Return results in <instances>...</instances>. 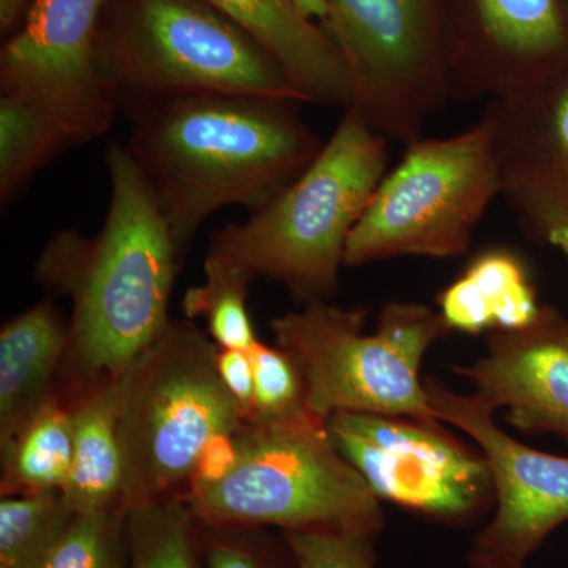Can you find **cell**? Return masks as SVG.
<instances>
[{"mask_svg": "<svg viewBox=\"0 0 568 568\" xmlns=\"http://www.w3.org/2000/svg\"><path fill=\"white\" fill-rule=\"evenodd\" d=\"M298 568H379L376 536L358 532H282Z\"/></svg>", "mask_w": 568, "mask_h": 568, "instance_id": "cell-28", "label": "cell"}, {"mask_svg": "<svg viewBox=\"0 0 568 568\" xmlns=\"http://www.w3.org/2000/svg\"><path fill=\"white\" fill-rule=\"evenodd\" d=\"M204 275V283L190 287L183 297L186 320L204 317L211 338L222 349H252L257 338L246 297L256 276L242 265L213 256H205Z\"/></svg>", "mask_w": 568, "mask_h": 568, "instance_id": "cell-24", "label": "cell"}, {"mask_svg": "<svg viewBox=\"0 0 568 568\" xmlns=\"http://www.w3.org/2000/svg\"><path fill=\"white\" fill-rule=\"evenodd\" d=\"M125 510L78 514L40 568H126Z\"/></svg>", "mask_w": 568, "mask_h": 568, "instance_id": "cell-25", "label": "cell"}, {"mask_svg": "<svg viewBox=\"0 0 568 568\" xmlns=\"http://www.w3.org/2000/svg\"><path fill=\"white\" fill-rule=\"evenodd\" d=\"M205 568H298L283 534L203 526Z\"/></svg>", "mask_w": 568, "mask_h": 568, "instance_id": "cell-27", "label": "cell"}, {"mask_svg": "<svg viewBox=\"0 0 568 568\" xmlns=\"http://www.w3.org/2000/svg\"><path fill=\"white\" fill-rule=\"evenodd\" d=\"M547 244L556 246L568 260V227H555V230L548 234Z\"/></svg>", "mask_w": 568, "mask_h": 568, "instance_id": "cell-33", "label": "cell"}, {"mask_svg": "<svg viewBox=\"0 0 568 568\" xmlns=\"http://www.w3.org/2000/svg\"><path fill=\"white\" fill-rule=\"evenodd\" d=\"M74 148L50 111L17 95L0 99V204L9 207L33 175L59 153Z\"/></svg>", "mask_w": 568, "mask_h": 568, "instance_id": "cell-21", "label": "cell"}, {"mask_svg": "<svg viewBox=\"0 0 568 568\" xmlns=\"http://www.w3.org/2000/svg\"><path fill=\"white\" fill-rule=\"evenodd\" d=\"M0 454L2 497L62 491L73 458V426L65 395L58 388L0 444Z\"/></svg>", "mask_w": 568, "mask_h": 568, "instance_id": "cell-20", "label": "cell"}, {"mask_svg": "<svg viewBox=\"0 0 568 568\" xmlns=\"http://www.w3.org/2000/svg\"><path fill=\"white\" fill-rule=\"evenodd\" d=\"M185 503L203 526L379 536L381 500L335 447L325 422H246L237 459L215 484H193Z\"/></svg>", "mask_w": 568, "mask_h": 568, "instance_id": "cell-6", "label": "cell"}, {"mask_svg": "<svg viewBox=\"0 0 568 568\" xmlns=\"http://www.w3.org/2000/svg\"><path fill=\"white\" fill-rule=\"evenodd\" d=\"M366 312L313 301L275 317L276 346L293 357L305 402L320 420L338 413L439 420L420 369L429 347L450 334L437 310L418 302L384 304L375 334Z\"/></svg>", "mask_w": 568, "mask_h": 568, "instance_id": "cell-7", "label": "cell"}, {"mask_svg": "<svg viewBox=\"0 0 568 568\" xmlns=\"http://www.w3.org/2000/svg\"><path fill=\"white\" fill-rule=\"evenodd\" d=\"M353 104L387 140L422 138L447 102L446 0H323Z\"/></svg>", "mask_w": 568, "mask_h": 568, "instance_id": "cell-9", "label": "cell"}, {"mask_svg": "<svg viewBox=\"0 0 568 568\" xmlns=\"http://www.w3.org/2000/svg\"><path fill=\"white\" fill-rule=\"evenodd\" d=\"M126 568H205L203 525L181 497L125 510Z\"/></svg>", "mask_w": 568, "mask_h": 568, "instance_id": "cell-22", "label": "cell"}, {"mask_svg": "<svg viewBox=\"0 0 568 568\" xmlns=\"http://www.w3.org/2000/svg\"><path fill=\"white\" fill-rule=\"evenodd\" d=\"M254 394L248 420L253 424H284L313 416L306 407L305 384L293 357L282 347L257 342L250 349ZM315 417V416H313Z\"/></svg>", "mask_w": 568, "mask_h": 568, "instance_id": "cell-26", "label": "cell"}, {"mask_svg": "<svg viewBox=\"0 0 568 568\" xmlns=\"http://www.w3.org/2000/svg\"><path fill=\"white\" fill-rule=\"evenodd\" d=\"M295 103L205 92L126 111L125 145L162 201L181 257L213 213L257 211L316 159L325 141Z\"/></svg>", "mask_w": 568, "mask_h": 568, "instance_id": "cell-2", "label": "cell"}, {"mask_svg": "<svg viewBox=\"0 0 568 568\" xmlns=\"http://www.w3.org/2000/svg\"><path fill=\"white\" fill-rule=\"evenodd\" d=\"M110 0H32L0 54V91L39 103L74 145L111 129L118 104L97 67V40Z\"/></svg>", "mask_w": 568, "mask_h": 568, "instance_id": "cell-11", "label": "cell"}, {"mask_svg": "<svg viewBox=\"0 0 568 568\" xmlns=\"http://www.w3.org/2000/svg\"><path fill=\"white\" fill-rule=\"evenodd\" d=\"M294 2L297 3L298 9L308 14L316 13V11H320L321 6H323L321 0H294Z\"/></svg>", "mask_w": 568, "mask_h": 568, "instance_id": "cell-34", "label": "cell"}, {"mask_svg": "<svg viewBox=\"0 0 568 568\" xmlns=\"http://www.w3.org/2000/svg\"><path fill=\"white\" fill-rule=\"evenodd\" d=\"M77 511L62 491L3 496L0 500V568H40Z\"/></svg>", "mask_w": 568, "mask_h": 568, "instance_id": "cell-23", "label": "cell"}, {"mask_svg": "<svg viewBox=\"0 0 568 568\" xmlns=\"http://www.w3.org/2000/svg\"><path fill=\"white\" fill-rule=\"evenodd\" d=\"M500 196L523 233L547 244L568 227V62L525 91L489 100Z\"/></svg>", "mask_w": 568, "mask_h": 568, "instance_id": "cell-14", "label": "cell"}, {"mask_svg": "<svg viewBox=\"0 0 568 568\" xmlns=\"http://www.w3.org/2000/svg\"><path fill=\"white\" fill-rule=\"evenodd\" d=\"M32 0H0V26L2 31H10L18 24V21L24 20Z\"/></svg>", "mask_w": 568, "mask_h": 568, "instance_id": "cell-31", "label": "cell"}, {"mask_svg": "<svg viewBox=\"0 0 568 568\" xmlns=\"http://www.w3.org/2000/svg\"><path fill=\"white\" fill-rule=\"evenodd\" d=\"M219 349L192 321L171 320L114 379L125 510L183 499L212 437L246 424L216 368Z\"/></svg>", "mask_w": 568, "mask_h": 568, "instance_id": "cell-4", "label": "cell"}, {"mask_svg": "<svg viewBox=\"0 0 568 568\" xmlns=\"http://www.w3.org/2000/svg\"><path fill=\"white\" fill-rule=\"evenodd\" d=\"M237 433H224L212 437L197 459L192 485L215 484L231 473L237 459Z\"/></svg>", "mask_w": 568, "mask_h": 568, "instance_id": "cell-30", "label": "cell"}, {"mask_svg": "<svg viewBox=\"0 0 568 568\" xmlns=\"http://www.w3.org/2000/svg\"><path fill=\"white\" fill-rule=\"evenodd\" d=\"M567 62L560 0H447L448 100L504 99Z\"/></svg>", "mask_w": 568, "mask_h": 568, "instance_id": "cell-13", "label": "cell"}, {"mask_svg": "<svg viewBox=\"0 0 568 568\" xmlns=\"http://www.w3.org/2000/svg\"><path fill=\"white\" fill-rule=\"evenodd\" d=\"M425 390L437 418L476 444L491 474L495 507L470 551L528 564L568 521V458L519 443L476 396L458 394L435 376H425Z\"/></svg>", "mask_w": 568, "mask_h": 568, "instance_id": "cell-12", "label": "cell"}, {"mask_svg": "<svg viewBox=\"0 0 568 568\" xmlns=\"http://www.w3.org/2000/svg\"><path fill=\"white\" fill-rule=\"evenodd\" d=\"M387 141L347 108L304 173L245 222L215 231L207 256L282 284L301 304L331 301L347 239L387 174Z\"/></svg>", "mask_w": 568, "mask_h": 568, "instance_id": "cell-3", "label": "cell"}, {"mask_svg": "<svg viewBox=\"0 0 568 568\" xmlns=\"http://www.w3.org/2000/svg\"><path fill=\"white\" fill-rule=\"evenodd\" d=\"M216 368L222 377L224 387L227 388L241 409L244 410L246 420L252 413L254 394V372L252 353L242 349H222L216 354Z\"/></svg>", "mask_w": 568, "mask_h": 568, "instance_id": "cell-29", "label": "cell"}, {"mask_svg": "<svg viewBox=\"0 0 568 568\" xmlns=\"http://www.w3.org/2000/svg\"><path fill=\"white\" fill-rule=\"evenodd\" d=\"M540 308L528 265L508 248L476 254L437 295V312L448 328L469 335L526 327Z\"/></svg>", "mask_w": 568, "mask_h": 568, "instance_id": "cell-18", "label": "cell"}, {"mask_svg": "<svg viewBox=\"0 0 568 568\" xmlns=\"http://www.w3.org/2000/svg\"><path fill=\"white\" fill-rule=\"evenodd\" d=\"M347 239L345 267L417 256L458 257L500 194L495 132L487 115L455 136L406 144Z\"/></svg>", "mask_w": 568, "mask_h": 568, "instance_id": "cell-8", "label": "cell"}, {"mask_svg": "<svg viewBox=\"0 0 568 568\" xmlns=\"http://www.w3.org/2000/svg\"><path fill=\"white\" fill-rule=\"evenodd\" d=\"M248 32L293 85L302 102L343 110L353 104L349 71L323 28L294 0H205Z\"/></svg>", "mask_w": 568, "mask_h": 568, "instance_id": "cell-16", "label": "cell"}, {"mask_svg": "<svg viewBox=\"0 0 568 568\" xmlns=\"http://www.w3.org/2000/svg\"><path fill=\"white\" fill-rule=\"evenodd\" d=\"M325 426L381 503L448 526L469 525L495 507L487 459L444 422L338 413Z\"/></svg>", "mask_w": 568, "mask_h": 568, "instance_id": "cell-10", "label": "cell"}, {"mask_svg": "<svg viewBox=\"0 0 568 568\" xmlns=\"http://www.w3.org/2000/svg\"><path fill=\"white\" fill-rule=\"evenodd\" d=\"M452 369L518 432L568 444V317L558 310L541 305L526 327L491 332L484 355Z\"/></svg>", "mask_w": 568, "mask_h": 568, "instance_id": "cell-15", "label": "cell"}, {"mask_svg": "<svg viewBox=\"0 0 568 568\" xmlns=\"http://www.w3.org/2000/svg\"><path fill=\"white\" fill-rule=\"evenodd\" d=\"M73 426V458L62 495L77 514L123 508V455L114 381L61 390Z\"/></svg>", "mask_w": 568, "mask_h": 568, "instance_id": "cell-19", "label": "cell"}, {"mask_svg": "<svg viewBox=\"0 0 568 568\" xmlns=\"http://www.w3.org/2000/svg\"><path fill=\"white\" fill-rule=\"evenodd\" d=\"M111 197L92 237L61 231L36 264L37 282L73 304L61 376L67 388L114 381L170 324L181 253L148 175L126 145L104 152Z\"/></svg>", "mask_w": 568, "mask_h": 568, "instance_id": "cell-1", "label": "cell"}, {"mask_svg": "<svg viewBox=\"0 0 568 568\" xmlns=\"http://www.w3.org/2000/svg\"><path fill=\"white\" fill-rule=\"evenodd\" d=\"M470 568H528V564L514 562V560L491 558V556L469 552Z\"/></svg>", "mask_w": 568, "mask_h": 568, "instance_id": "cell-32", "label": "cell"}, {"mask_svg": "<svg viewBox=\"0 0 568 568\" xmlns=\"http://www.w3.org/2000/svg\"><path fill=\"white\" fill-rule=\"evenodd\" d=\"M97 67L123 111L205 92L302 103L272 55L205 0H110Z\"/></svg>", "mask_w": 568, "mask_h": 568, "instance_id": "cell-5", "label": "cell"}, {"mask_svg": "<svg viewBox=\"0 0 568 568\" xmlns=\"http://www.w3.org/2000/svg\"><path fill=\"white\" fill-rule=\"evenodd\" d=\"M70 321L51 298L31 306L0 332V444L7 443L58 392Z\"/></svg>", "mask_w": 568, "mask_h": 568, "instance_id": "cell-17", "label": "cell"}]
</instances>
